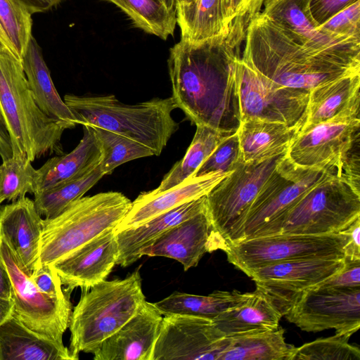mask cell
Masks as SVG:
<instances>
[{"mask_svg":"<svg viewBox=\"0 0 360 360\" xmlns=\"http://www.w3.org/2000/svg\"><path fill=\"white\" fill-rule=\"evenodd\" d=\"M334 175L338 176L334 171L297 166L285 155L251 205L232 243L278 234L283 217L301 198Z\"/></svg>","mask_w":360,"mask_h":360,"instance_id":"ba28073f","label":"cell"},{"mask_svg":"<svg viewBox=\"0 0 360 360\" xmlns=\"http://www.w3.org/2000/svg\"><path fill=\"white\" fill-rule=\"evenodd\" d=\"M285 329L228 338L219 360H291L295 347L285 342Z\"/></svg>","mask_w":360,"mask_h":360,"instance_id":"1f68e13d","label":"cell"},{"mask_svg":"<svg viewBox=\"0 0 360 360\" xmlns=\"http://www.w3.org/2000/svg\"><path fill=\"white\" fill-rule=\"evenodd\" d=\"M32 15L46 12L62 0H18Z\"/></svg>","mask_w":360,"mask_h":360,"instance_id":"7dc6e473","label":"cell"},{"mask_svg":"<svg viewBox=\"0 0 360 360\" xmlns=\"http://www.w3.org/2000/svg\"><path fill=\"white\" fill-rule=\"evenodd\" d=\"M37 169L27 158H11L2 160L0 165V198L14 201L25 197L27 193L33 194Z\"/></svg>","mask_w":360,"mask_h":360,"instance_id":"8d00e7d4","label":"cell"},{"mask_svg":"<svg viewBox=\"0 0 360 360\" xmlns=\"http://www.w3.org/2000/svg\"><path fill=\"white\" fill-rule=\"evenodd\" d=\"M196 127L193 139L183 158L172 167L152 192L166 191L194 176L200 165L215 148L236 132L221 131L207 126Z\"/></svg>","mask_w":360,"mask_h":360,"instance_id":"d6a6232c","label":"cell"},{"mask_svg":"<svg viewBox=\"0 0 360 360\" xmlns=\"http://www.w3.org/2000/svg\"><path fill=\"white\" fill-rule=\"evenodd\" d=\"M163 1L166 3V4H167L169 7H170V8H175V9H176V8H175V4H174V0H163Z\"/></svg>","mask_w":360,"mask_h":360,"instance_id":"db71d44e","label":"cell"},{"mask_svg":"<svg viewBox=\"0 0 360 360\" xmlns=\"http://www.w3.org/2000/svg\"><path fill=\"white\" fill-rule=\"evenodd\" d=\"M317 285L328 287H360V260L345 262L341 270Z\"/></svg>","mask_w":360,"mask_h":360,"instance_id":"f6af8a7d","label":"cell"},{"mask_svg":"<svg viewBox=\"0 0 360 360\" xmlns=\"http://www.w3.org/2000/svg\"><path fill=\"white\" fill-rule=\"evenodd\" d=\"M319 29L333 39L360 44V1L335 14Z\"/></svg>","mask_w":360,"mask_h":360,"instance_id":"60d3db41","label":"cell"},{"mask_svg":"<svg viewBox=\"0 0 360 360\" xmlns=\"http://www.w3.org/2000/svg\"><path fill=\"white\" fill-rule=\"evenodd\" d=\"M229 0H196L176 8L181 39L191 43L226 41L229 34Z\"/></svg>","mask_w":360,"mask_h":360,"instance_id":"f546056e","label":"cell"},{"mask_svg":"<svg viewBox=\"0 0 360 360\" xmlns=\"http://www.w3.org/2000/svg\"><path fill=\"white\" fill-rule=\"evenodd\" d=\"M344 265V259H296L263 266L247 276L284 316L302 292L331 277Z\"/></svg>","mask_w":360,"mask_h":360,"instance_id":"2e32d148","label":"cell"},{"mask_svg":"<svg viewBox=\"0 0 360 360\" xmlns=\"http://www.w3.org/2000/svg\"><path fill=\"white\" fill-rule=\"evenodd\" d=\"M300 129L259 118L241 121L238 136L243 162H259L286 153Z\"/></svg>","mask_w":360,"mask_h":360,"instance_id":"83f0119b","label":"cell"},{"mask_svg":"<svg viewBox=\"0 0 360 360\" xmlns=\"http://www.w3.org/2000/svg\"><path fill=\"white\" fill-rule=\"evenodd\" d=\"M0 255L11 281L13 315L30 329L63 342L72 313L70 295L58 298L42 292L31 279V272L1 238Z\"/></svg>","mask_w":360,"mask_h":360,"instance_id":"7c38bea8","label":"cell"},{"mask_svg":"<svg viewBox=\"0 0 360 360\" xmlns=\"http://www.w3.org/2000/svg\"><path fill=\"white\" fill-rule=\"evenodd\" d=\"M162 315L153 303L145 302L122 328L93 352L94 360H152Z\"/></svg>","mask_w":360,"mask_h":360,"instance_id":"d6986e66","label":"cell"},{"mask_svg":"<svg viewBox=\"0 0 360 360\" xmlns=\"http://www.w3.org/2000/svg\"><path fill=\"white\" fill-rule=\"evenodd\" d=\"M103 176L99 165L81 177L34 195L33 200L37 212L44 219L57 216L72 202L83 197Z\"/></svg>","mask_w":360,"mask_h":360,"instance_id":"e575fe53","label":"cell"},{"mask_svg":"<svg viewBox=\"0 0 360 360\" xmlns=\"http://www.w3.org/2000/svg\"><path fill=\"white\" fill-rule=\"evenodd\" d=\"M84 134L69 153L49 159L39 169L33 195L68 181L81 177L100 165L103 153L93 128L83 125Z\"/></svg>","mask_w":360,"mask_h":360,"instance_id":"d4e9b609","label":"cell"},{"mask_svg":"<svg viewBox=\"0 0 360 360\" xmlns=\"http://www.w3.org/2000/svg\"><path fill=\"white\" fill-rule=\"evenodd\" d=\"M245 41L241 59L281 86L309 91L330 81L360 74V62L300 45L260 12L250 24Z\"/></svg>","mask_w":360,"mask_h":360,"instance_id":"7a4b0ae2","label":"cell"},{"mask_svg":"<svg viewBox=\"0 0 360 360\" xmlns=\"http://www.w3.org/2000/svg\"><path fill=\"white\" fill-rule=\"evenodd\" d=\"M0 156L2 160L11 157V148L9 136L8 134L3 118L0 113Z\"/></svg>","mask_w":360,"mask_h":360,"instance_id":"681fc988","label":"cell"},{"mask_svg":"<svg viewBox=\"0 0 360 360\" xmlns=\"http://www.w3.org/2000/svg\"><path fill=\"white\" fill-rule=\"evenodd\" d=\"M43 226L44 218L28 197L0 207V238L31 273L39 264Z\"/></svg>","mask_w":360,"mask_h":360,"instance_id":"44dd1931","label":"cell"},{"mask_svg":"<svg viewBox=\"0 0 360 360\" xmlns=\"http://www.w3.org/2000/svg\"><path fill=\"white\" fill-rule=\"evenodd\" d=\"M228 343L212 320L172 314L162 317L152 360H219Z\"/></svg>","mask_w":360,"mask_h":360,"instance_id":"9a60e30c","label":"cell"},{"mask_svg":"<svg viewBox=\"0 0 360 360\" xmlns=\"http://www.w3.org/2000/svg\"><path fill=\"white\" fill-rule=\"evenodd\" d=\"M214 250L205 206L202 212L162 234L141 251V256L171 258L179 262L187 271L197 266L206 252Z\"/></svg>","mask_w":360,"mask_h":360,"instance_id":"ffe728a7","label":"cell"},{"mask_svg":"<svg viewBox=\"0 0 360 360\" xmlns=\"http://www.w3.org/2000/svg\"><path fill=\"white\" fill-rule=\"evenodd\" d=\"M346 236L341 232L327 235L276 234L227 245L223 251L228 261L246 275L268 264L296 259H344Z\"/></svg>","mask_w":360,"mask_h":360,"instance_id":"8fae6325","label":"cell"},{"mask_svg":"<svg viewBox=\"0 0 360 360\" xmlns=\"http://www.w3.org/2000/svg\"><path fill=\"white\" fill-rule=\"evenodd\" d=\"M0 113L9 136L11 156L33 162L48 153L62 155V135L72 127L42 112L21 61L8 49H0Z\"/></svg>","mask_w":360,"mask_h":360,"instance_id":"3957f363","label":"cell"},{"mask_svg":"<svg viewBox=\"0 0 360 360\" xmlns=\"http://www.w3.org/2000/svg\"><path fill=\"white\" fill-rule=\"evenodd\" d=\"M65 103L78 124L99 127L131 139L160 155L179 129L172 116L177 108L172 97L126 104L114 95L79 96L67 94Z\"/></svg>","mask_w":360,"mask_h":360,"instance_id":"277c9868","label":"cell"},{"mask_svg":"<svg viewBox=\"0 0 360 360\" xmlns=\"http://www.w3.org/2000/svg\"><path fill=\"white\" fill-rule=\"evenodd\" d=\"M359 117L303 127L285 155L303 168L336 172L359 189Z\"/></svg>","mask_w":360,"mask_h":360,"instance_id":"52a82bcc","label":"cell"},{"mask_svg":"<svg viewBox=\"0 0 360 360\" xmlns=\"http://www.w3.org/2000/svg\"><path fill=\"white\" fill-rule=\"evenodd\" d=\"M360 0H309L311 16L319 26L335 14Z\"/></svg>","mask_w":360,"mask_h":360,"instance_id":"ee69618b","label":"cell"},{"mask_svg":"<svg viewBox=\"0 0 360 360\" xmlns=\"http://www.w3.org/2000/svg\"><path fill=\"white\" fill-rule=\"evenodd\" d=\"M4 201L1 199L0 198V205L1 204V202H3Z\"/></svg>","mask_w":360,"mask_h":360,"instance_id":"9f6ffc18","label":"cell"},{"mask_svg":"<svg viewBox=\"0 0 360 360\" xmlns=\"http://www.w3.org/2000/svg\"><path fill=\"white\" fill-rule=\"evenodd\" d=\"M360 74L320 84L309 91L303 127L335 119L359 117Z\"/></svg>","mask_w":360,"mask_h":360,"instance_id":"603a6c76","label":"cell"},{"mask_svg":"<svg viewBox=\"0 0 360 360\" xmlns=\"http://www.w3.org/2000/svg\"><path fill=\"white\" fill-rule=\"evenodd\" d=\"M238 58L226 41L181 39L170 49L172 97L196 126L238 131L241 115L235 65Z\"/></svg>","mask_w":360,"mask_h":360,"instance_id":"6da1fadb","label":"cell"},{"mask_svg":"<svg viewBox=\"0 0 360 360\" xmlns=\"http://www.w3.org/2000/svg\"><path fill=\"white\" fill-rule=\"evenodd\" d=\"M175 8L186 6L196 1V0H174Z\"/></svg>","mask_w":360,"mask_h":360,"instance_id":"f5cc1de1","label":"cell"},{"mask_svg":"<svg viewBox=\"0 0 360 360\" xmlns=\"http://www.w3.org/2000/svg\"><path fill=\"white\" fill-rule=\"evenodd\" d=\"M0 24L21 61L32 34V14L18 0H0Z\"/></svg>","mask_w":360,"mask_h":360,"instance_id":"74e56055","label":"cell"},{"mask_svg":"<svg viewBox=\"0 0 360 360\" xmlns=\"http://www.w3.org/2000/svg\"><path fill=\"white\" fill-rule=\"evenodd\" d=\"M285 154L259 162H242L205 195L215 250L234 241L251 205Z\"/></svg>","mask_w":360,"mask_h":360,"instance_id":"9c48e42d","label":"cell"},{"mask_svg":"<svg viewBox=\"0 0 360 360\" xmlns=\"http://www.w3.org/2000/svg\"><path fill=\"white\" fill-rule=\"evenodd\" d=\"M284 316L306 332L333 328L350 338L360 327V287L316 285L302 292Z\"/></svg>","mask_w":360,"mask_h":360,"instance_id":"5bb4252c","label":"cell"},{"mask_svg":"<svg viewBox=\"0 0 360 360\" xmlns=\"http://www.w3.org/2000/svg\"><path fill=\"white\" fill-rule=\"evenodd\" d=\"M0 39L6 45V46L13 53L11 46L8 40L6 33L4 31L1 24H0Z\"/></svg>","mask_w":360,"mask_h":360,"instance_id":"816d5d0a","label":"cell"},{"mask_svg":"<svg viewBox=\"0 0 360 360\" xmlns=\"http://www.w3.org/2000/svg\"><path fill=\"white\" fill-rule=\"evenodd\" d=\"M60 342L39 333L13 315L0 326V360H75Z\"/></svg>","mask_w":360,"mask_h":360,"instance_id":"484cf974","label":"cell"},{"mask_svg":"<svg viewBox=\"0 0 360 360\" xmlns=\"http://www.w3.org/2000/svg\"><path fill=\"white\" fill-rule=\"evenodd\" d=\"M205 195L184 202L129 229L115 233L119 248L116 264L128 266L141 256L143 250L169 229L205 209Z\"/></svg>","mask_w":360,"mask_h":360,"instance_id":"cb8c5ba5","label":"cell"},{"mask_svg":"<svg viewBox=\"0 0 360 360\" xmlns=\"http://www.w3.org/2000/svg\"><path fill=\"white\" fill-rule=\"evenodd\" d=\"M120 8L134 25L146 32L166 40L173 35L176 9L163 0H107Z\"/></svg>","mask_w":360,"mask_h":360,"instance_id":"836d02e7","label":"cell"},{"mask_svg":"<svg viewBox=\"0 0 360 360\" xmlns=\"http://www.w3.org/2000/svg\"><path fill=\"white\" fill-rule=\"evenodd\" d=\"M241 121L259 118L301 129L309 91L281 86L266 78L240 57L235 65Z\"/></svg>","mask_w":360,"mask_h":360,"instance_id":"4fadbf2b","label":"cell"},{"mask_svg":"<svg viewBox=\"0 0 360 360\" xmlns=\"http://www.w3.org/2000/svg\"><path fill=\"white\" fill-rule=\"evenodd\" d=\"M12 286L8 271L0 255V298L11 300Z\"/></svg>","mask_w":360,"mask_h":360,"instance_id":"c3c4849f","label":"cell"},{"mask_svg":"<svg viewBox=\"0 0 360 360\" xmlns=\"http://www.w3.org/2000/svg\"><path fill=\"white\" fill-rule=\"evenodd\" d=\"M9 49L6 46V44H4V43L1 40V39H0V49ZM9 50H10V49H9ZM10 51H11V50H10Z\"/></svg>","mask_w":360,"mask_h":360,"instance_id":"11a10c76","label":"cell"},{"mask_svg":"<svg viewBox=\"0 0 360 360\" xmlns=\"http://www.w3.org/2000/svg\"><path fill=\"white\" fill-rule=\"evenodd\" d=\"M30 277L37 288L49 296L61 298L71 294L70 291L63 288L60 278L52 266L39 265L31 273Z\"/></svg>","mask_w":360,"mask_h":360,"instance_id":"7bdbcfd3","label":"cell"},{"mask_svg":"<svg viewBox=\"0 0 360 360\" xmlns=\"http://www.w3.org/2000/svg\"><path fill=\"white\" fill-rule=\"evenodd\" d=\"M349 338L335 334L295 347L291 360H360L359 348Z\"/></svg>","mask_w":360,"mask_h":360,"instance_id":"f35d334b","label":"cell"},{"mask_svg":"<svg viewBox=\"0 0 360 360\" xmlns=\"http://www.w3.org/2000/svg\"><path fill=\"white\" fill-rule=\"evenodd\" d=\"M360 217V191L334 175L308 191L281 221L278 234L339 233Z\"/></svg>","mask_w":360,"mask_h":360,"instance_id":"30bf717a","label":"cell"},{"mask_svg":"<svg viewBox=\"0 0 360 360\" xmlns=\"http://www.w3.org/2000/svg\"><path fill=\"white\" fill-rule=\"evenodd\" d=\"M99 140L103 153L100 163L104 175H108L125 162L154 155L147 147L118 134L91 127Z\"/></svg>","mask_w":360,"mask_h":360,"instance_id":"d590c367","label":"cell"},{"mask_svg":"<svg viewBox=\"0 0 360 360\" xmlns=\"http://www.w3.org/2000/svg\"><path fill=\"white\" fill-rule=\"evenodd\" d=\"M262 13L288 37L315 51L360 62V44L340 41L320 29L313 19L309 0H265Z\"/></svg>","mask_w":360,"mask_h":360,"instance_id":"e0dca14e","label":"cell"},{"mask_svg":"<svg viewBox=\"0 0 360 360\" xmlns=\"http://www.w3.org/2000/svg\"><path fill=\"white\" fill-rule=\"evenodd\" d=\"M237 131L215 148L202 162L194 176L212 172L230 173L243 162Z\"/></svg>","mask_w":360,"mask_h":360,"instance_id":"b9f144b4","label":"cell"},{"mask_svg":"<svg viewBox=\"0 0 360 360\" xmlns=\"http://www.w3.org/2000/svg\"><path fill=\"white\" fill-rule=\"evenodd\" d=\"M250 295L236 290H217L208 295L174 292L153 304L162 316L188 315L213 320L223 311L243 303Z\"/></svg>","mask_w":360,"mask_h":360,"instance_id":"4dcf8cb0","label":"cell"},{"mask_svg":"<svg viewBox=\"0 0 360 360\" xmlns=\"http://www.w3.org/2000/svg\"><path fill=\"white\" fill-rule=\"evenodd\" d=\"M340 232L346 236V243L344 247V261L360 260V217H358Z\"/></svg>","mask_w":360,"mask_h":360,"instance_id":"bcb514c9","label":"cell"},{"mask_svg":"<svg viewBox=\"0 0 360 360\" xmlns=\"http://www.w3.org/2000/svg\"><path fill=\"white\" fill-rule=\"evenodd\" d=\"M131 201L117 191L82 197L57 216L44 219L39 264L52 266L109 229H115Z\"/></svg>","mask_w":360,"mask_h":360,"instance_id":"8992f818","label":"cell"},{"mask_svg":"<svg viewBox=\"0 0 360 360\" xmlns=\"http://www.w3.org/2000/svg\"><path fill=\"white\" fill-rule=\"evenodd\" d=\"M118 256L115 231L109 229L52 266L66 290L79 287L87 290L106 278Z\"/></svg>","mask_w":360,"mask_h":360,"instance_id":"ac0fdd59","label":"cell"},{"mask_svg":"<svg viewBox=\"0 0 360 360\" xmlns=\"http://www.w3.org/2000/svg\"><path fill=\"white\" fill-rule=\"evenodd\" d=\"M13 314V300L0 298V326L9 319Z\"/></svg>","mask_w":360,"mask_h":360,"instance_id":"f907efd6","label":"cell"},{"mask_svg":"<svg viewBox=\"0 0 360 360\" xmlns=\"http://www.w3.org/2000/svg\"><path fill=\"white\" fill-rule=\"evenodd\" d=\"M265 0H229V34L226 43L236 50L245 40L248 28Z\"/></svg>","mask_w":360,"mask_h":360,"instance_id":"ab89813d","label":"cell"},{"mask_svg":"<svg viewBox=\"0 0 360 360\" xmlns=\"http://www.w3.org/2000/svg\"><path fill=\"white\" fill-rule=\"evenodd\" d=\"M139 269L124 279L103 281L84 290L72 311L69 349L79 359L93 353L131 319L146 302Z\"/></svg>","mask_w":360,"mask_h":360,"instance_id":"5b68a950","label":"cell"},{"mask_svg":"<svg viewBox=\"0 0 360 360\" xmlns=\"http://www.w3.org/2000/svg\"><path fill=\"white\" fill-rule=\"evenodd\" d=\"M22 66L36 103L48 117L75 127L77 120L59 96L43 58L41 49L32 35L21 58Z\"/></svg>","mask_w":360,"mask_h":360,"instance_id":"f1b7e54d","label":"cell"},{"mask_svg":"<svg viewBox=\"0 0 360 360\" xmlns=\"http://www.w3.org/2000/svg\"><path fill=\"white\" fill-rule=\"evenodd\" d=\"M283 316L273 300L256 288L240 304L223 311L212 322L227 338L276 330Z\"/></svg>","mask_w":360,"mask_h":360,"instance_id":"4316f807","label":"cell"},{"mask_svg":"<svg viewBox=\"0 0 360 360\" xmlns=\"http://www.w3.org/2000/svg\"><path fill=\"white\" fill-rule=\"evenodd\" d=\"M230 173L212 172L192 176L162 192L141 193L131 202L129 211L114 229L115 233L136 227L184 202L206 195Z\"/></svg>","mask_w":360,"mask_h":360,"instance_id":"7402d4cb","label":"cell"}]
</instances>
